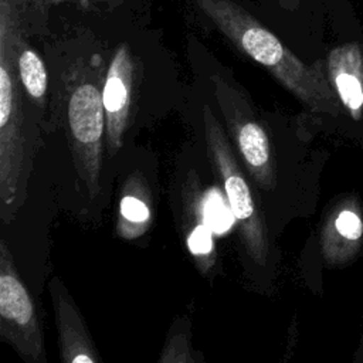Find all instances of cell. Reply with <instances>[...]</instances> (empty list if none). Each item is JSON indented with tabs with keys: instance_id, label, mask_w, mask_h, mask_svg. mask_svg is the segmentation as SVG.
Returning a JSON list of instances; mask_svg holds the SVG:
<instances>
[{
	"instance_id": "1",
	"label": "cell",
	"mask_w": 363,
	"mask_h": 363,
	"mask_svg": "<svg viewBox=\"0 0 363 363\" xmlns=\"http://www.w3.org/2000/svg\"><path fill=\"white\" fill-rule=\"evenodd\" d=\"M194 1L234 45L268 69L303 105L315 112H339L340 101L322 69L305 65L240 4L233 0Z\"/></svg>"
},
{
	"instance_id": "2",
	"label": "cell",
	"mask_w": 363,
	"mask_h": 363,
	"mask_svg": "<svg viewBox=\"0 0 363 363\" xmlns=\"http://www.w3.org/2000/svg\"><path fill=\"white\" fill-rule=\"evenodd\" d=\"M17 14L7 0L0 11V199L4 207L16 203L26 160L23 106L18 89L17 52L21 44Z\"/></svg>"
},
{
	"instance_id": "3",
	"label": "cell",
	"mask_w": 363,
	"mask_h": 363,
	"mask_svg": "<svg viewBox=\"0 0 363 363\" xmlns=\"http://www.w3.org/2000/svg\"><path fill=\"white\" fill-rule=\"evenodd\" d=\"M203 125L207 152L228 200V208L238 221L240 234L248 257L265 265L269 254L267 224L258 208L251 187L240 169L227 136L208 105L203 106Z\"/></svg>"
},
{
	"instance_id": "4",
	"label": "cell",
	"mask_w": 363,
	"mask_h": 363,
	"mask_svg": "<svg viewBox=\"0 0 363 363\" xmlns=\"http://www.w3.org/2000/svg\"><path fill=\"white\" fill-rule=\"evenodd\" d=\"M68 140L74 163L89 196L99 191L102 136L106 128L102 94L95 82H75L67 96Z\"/></svg>"
},
{
	"instance_id": "5",
	"label": "cell",
	"mask_w": 363,
	"mask_h": 363,
	"mask_svg": "<svg viewBox=\"0 0 363 363\" xmlns=\"http://www.w3.org/2000/svg\"><path fill=\"white\" fill-rule=\"evenodd\" d=\"M0 336L28 362H47L34 301L14 264L7 241H0Z\"/></svg>"
},
{
	"instance_id": "6",
	"label": "cell",
	"mask_w": 363,
	"mask_h": 363,
	"mask_svg": "<svg viewBox=\"0 0 363 363\" xmlns=\"http://www.w3.org/2000/svg\"><path fill=\"white\" fill-rule=\"evenodd\" d=\"M214 95L234 143L254 182L271 191L277 183V167L269 138L257 121L248 102L223 78L216 77Z\"/></svg>"
},
{
	"instance_id": "7",
	"label": "cell",
	"mask_w": 363,
	"mask_h": 363,
	"mask_svg": "<svg viewBox=\"0 0 363 363\" xmlns=\"http://www.w3.org/2000/svg\"><path fill=\"white\" fill-rule=\"evenodd\" d=\"M133 61L126 44L121 45L106 72L102 101L106 118L108 152L113 156L122 146L123 133L128 129L132 104Z\"/></svg>"
},
{
	"instance_id": "8",
	"label": "cell",
	"mask_w": 363,
	"mask_h": 363,
	"mask_svg": "<svg viewBox=\"0 0 363 363\" xmlns=\"http://www.w3.org/2000/svg\"><path fill=\"white\" fill-rule=\"evenodd\" d=\"M50 294L55 312L58 345L64 363H96L101 360L84 319L69 292L58 278L50 284Z\"/></svg>"
},
{
	"instance_id": "9",
	"label": "cell",
	"mask_w": 363,
	"mask_h": 363,
	"mask_svg": "<svg viewBox=\"0 0 363 363\" xmlns=\"http://www.w3.org/2000/svg\"><path fill=\"white\" fill-rule=\"evenodd\" d=\"M183 223L187 248L199 271L207 275L216 267L217 252L213 240L214 230L206 211L204 190L196 173H189L183 190Z\"/></svg>"
},
{
	"instance_id": "10",
	"label": "cell",
	"mask_w": 363,
	"mask_h": 363,
	"mask_svg": "<svg viewBox=\"0 0 363 363\" xmlns=\"http://www.w3.org/2000/svg\"><path fill=\"white\" fill-rule=\"evenodd\" d=\"M363 238V220L357 204L346 200L328 216L322 234L320 250L325 261L332 265L345 264L357 252Z\"/></svg>"
},
{
	"instance_id": "11",
	"label": "cell",
	"mask_w": 363,
	"mask_h": 363,
	"mask_svg": "<svg viewBox=\"0 0 363 363\" xmlns=\"http://www.w3.org/2000/svg\"><path fill=\"white\" fill-rule=\"evenodd\" d=\"M329 81L349 115L359 121L363 113V60L359 48L346 45L329 57Z\"/></svg>"
},
{
	"instance_id": "12",
	"label": "cell",
	"mask_w": 363,
	"mask_h": 363,
	"mask_svg": "<svg viewBox=\"0 0 363 363\" xmlns=\"http://www.w3.org/2000/svg\"><path fill=\"white\" fill-rule=\"evenodd\" d=\"M152 223L150 190L140 173H132L122 189L116 234L123 240L142 237Z\"/></svg>"
},
{
	"instance_id": "13",
	"label": "cell",
	"mask_w": 363,
	"mask_h": 363,
	"mask_svg": "<svg viewBox=\"0 0 363 363\" xmlns=\"http://www.w3.org/2000/svg\"><path fill=\"white\" fill-rule=\"evenodd\" d=\"M17 67L20 84L24 86V91L40 108L45 105V95L48 88V75L45 65L40 55L28 48L23 41L17 52Z\"/></svg>"
},
{
	"instance_id": "14",
	"label": "cell",
	"mask_w": 363,
	"mask_h": 363,
	"mask_svg": "<svg viewBox=\"0 0 363 363\" xmlns=\"http://www.w3.org/2000/svg\"><path fill=\"white\" fill-rule=\"evenodd\" d=\"M190 345H189V329H173L172 333H169V339L163 347V353L159 359L162 363H184V362H194V356L190 353Z\"/></svg>"
},
{
	"instance_id": "15",
	"label": "cell",
	"mask_w": 363,
	"mask_h": 363,
	"mask_svg": "<svg viewBox=\"0 0 363 363\" xmlns=\"http://www.w3.org/2000/svg\"><path fill=\"white\" fill-rule=\"evenodd\" d=\"M204 203L206 211L210 220V224L216 233H223L228 225H231V218L228 217L231 211L227 210L221 197L218 196V190H207L204 191Z\"/></svg>"
}]
</instances>
